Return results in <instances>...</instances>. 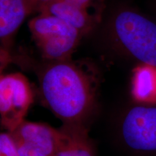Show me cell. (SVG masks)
I'll list each match as a JSON object with an SVG mask.
<instances>
[{"instance_id":"cell-1","label":"cell","mask_w":156,"mask_h":156,"mask_svg":"<svg viewBox=\"0 0 156 156\" xmlns=\"http://www.w3.org/2000/svg\"><path fill=\"white\" fill-rule=\"evenodd\" d=\"M42 93L53 112L67 124H77L94 101L92 80L69 60L55 62L41 77Z\"/></svg>"},{"instance_id":"cell-2","label":"cell","mask_w":156,"mask_h":156,"mask_svg":"<svg viewBox=\"0 0 156 156\" xmlns=\"http://www.w3.org/2000/svg\"><path fill=\"white\" fill-rule=\"evenodd\" d=\"M117 48L145 65L156 68V22L132 8L115 12L108 25Z\"/></svg>"},{"instance_id":"cell-3","label":"cell","mask_w":156,"mask_h":156,"mask_svg":"<svg viewBox=\"0 0 156 156\" xmlns=\"http://www.w3.org/2000/svg\"><path fill=\"white\" fill-rule=\"evenodd\" d=\"M28 25L42 56L54 62L69 60L83 36L69 23L51 15L41 14Z\"/></svg>"},{"instance_id":"cell-4","label":"cell","mask_w":156,"mask_h":156,"mask_svg":"<svg viewBox=\"0 0 156 156\" xmlns=\"http://www.w3.org/2000/svg\"><path fill=\"white\" fill-rule=\"evenodd\" d=\"M34 97L28 80L22 74L2 76L0 80L1 123L8 132L24 122Z\"/></svg>"},{"instance_id":"cell-5","label":"cell","mask_w":156,"mask_h":156,"mask_svg":"<svg viewBox=\"0 0 156 156\" xmlns=\"http://www.w3.org/2000/svg\"><path fill=\"white\" fill-rule=\"evenodd\" d=\"M122 135L132 151L156 154V106H135L130 108L122 121Z\"/></svg>"},{"instance_id":"cell-6","label":"cell","mask_w":156,"mask_h":156,"mask_svg":"<svg viewBox=\"0 0 156 156\" xmlns=\"http://www.w3.org/2000/svg\"><path fill=\"white\" fill-rule=\"evenodd\" d=\"M20 156H54L58 130L40 123L24 122L9 132Z\"/></svg>"},{"instance_id":"cell-7","label":"cell","mask_w":156,"mask_h":156,"mask_svg":"<svg viewBox=\"0 0 156 156\" xmlns=\"http://www.w3.org/2000/svg\"><path fill=\"white\" fill-rule=\"evenodd\" d=\"M36 0H0L1 45L8 48L25 19L37 8Z\"/></svg>"},{"instance_id":"cell-8","label":"cell","mask_w":156,"mask_h":156,"mask_svg":"<svg viewBox=\"0 0 156 156\" xmlns=\"http://www.w3.org/2000/svg\"><path fill=\"white\" fill-rule=\"evenodd\" d=\"M41 14L51 15L69 23L82 35L86 34L94 26L95 21L87 9L63 0H46L38 6Z\"/></svg>"},{"instance_id":"cell-9","label":"cell","mask_w":156,"mask_h":156,"mask_svg":"<svg viewBox=\"0 0 156 156\" xmlns=\"http://www.w3.org/2000/svg\"><path fill=\"white\" fill-rule=\"evenodd\" d=\"M54 156H93L86 132L77 124H67L58 130Z\"/></svg>"},{"instance_id":"cell-10","label":"cell","mask_w":156,"mask_h":156,"mask_svg":"<svg viewBox=\"0 0 156 156\" xmlns=\"http://www.w3.org/2000/svg\"><path fill=\"white\" fill-rule=\"evenodd\" d=\"M0 156H20L9 132L0 134Z\"/></svg>"},{"instance_id":"cell-11","label":"cell","mask_w":156,"mask_h":156,"mask_svg":"<svg viewBox=\"0 0 156 156\" xmlns=\"http://www.w3.org/2000/svg\"><path fill=\"white\" fill-rule=\"evenodd\" d=\"M63 1L77 5L78 7L88 10L91 6L94 5L96 0H63Z\"/></svg>"}]
</instances>
